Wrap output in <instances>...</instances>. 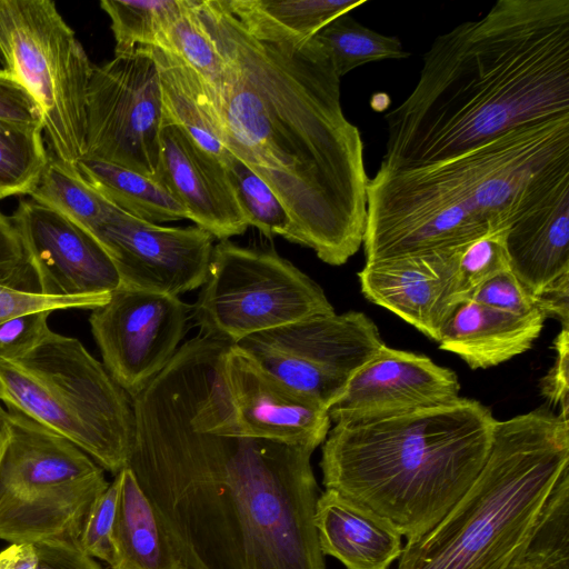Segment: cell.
I'll use <instances>...</instances> for the list:
<instances>
[{
    "label": "cell",
    "mask_w": 569,
    "mask_h": 569,
    "mask_svg": "<svg viewBox=\"0 0 569 569\" xmlns=\"http://www.w3.org/2000/svg\"><path fill=\"white\" fill-rule=\"evenodd\" d=\"M107 300L98 297H51L0 283V323L17 315L32 311L93 310Z\"/></svg>",
    "instance_id": "cell-36"
},
{
    "label": "cell",
    "mask_w": 569,
    "mask_h": 569,
    "mask_svg": "<svg viewBox=\"0 0 569 569\" xmlns=\"http://www.w3.org/2000/svg\"><path fill=\"white\" fill-rule=\"evenodd\" d=\"M189 317L179 297L124 287L91 311L102 363L131 399L173 358Z\"/></svg>",
    "instance_id": "cell-13"
},
{
    "label": "cell",
    "mask_w": 569,
    "mask_h": 569,
    "mask_svg": "<svg viewBox=\"0 0 569 569\" xmlns=\"http://www.w3.org/2000/svg\"><path fill=\"white\" fill-rule=\"evenodd\" d=\"M557 359L542 380V393L553 405L560 406V416L569 419V328H562L555 340Z\"/></svg>",
    "instance_id": "cell-42"
},
{
    "label": "cell",
    "mask_w": 569,
    "mask_h": 569,
    "mask_svg": "<svg viewBox=\"0 0 569 569\" xmlns=\"http://www.w3.org/2000/svg\"><path fill=\"white\" fill-rule=\"evenodd\" d=\"M237 13L300 38H311L366 0H227Z\"/></svg>",
    "instance_id": "cell-28"
},
{
    "label": "cell",
    "mask_w": 569,
    "mask_h": 569,
    "mask_svg": "<svg viewBox=\"0 0 569 569\" xmlns=\"http://www.w3.org/2000/svg\"><path fill=\"white\" fill-rule=\"evenodd\" d=\"M459 392L455 371L385 345L351 376L328 415L335 423L392 416L452 402Z\"/></svg>",
    "instance_id": "cell-17"
},
{
    "label": "cell",
    "mask_w": 569,
    "mask_h": 569,
    "mask_svg": "<svg viewBox=\"0 0 569 569\" xmlns=\"http://www.w3.org/2000/svg\"><path fill=\"white\" fill-rule=\"evenodd\" d=\"M3 69L37 101L47 150L77 166L83 157L87 93L94 66L50 0H0Z\"/></svg>",
    "instance_id": "cell-9"
},
{
    "label": "cell",
    "mask_w": 569,
    "mask_h": 569,
    "mask_svg": "<svg viewBox=\"0 0 569 569\" xmlns=\"http://www.w3.org/2000/svg\"><path fill=\"white\" fill-rule=\"evenodd\" d=\"M187 3L188 0H102L100 7L111 21L114 54L137 47H157Z\"/></svg>",
    "instance_id": "cell-29"
},
{
    "label": "cell",
    "mask_w": 569,
    "mask_h": 569,
    "mask_svg": "<svg viewBox=\"0 0 569 569\" xmlns=\"http://www.w3.org/2000/svg\"><path fill=\"white\" fill-rule=\"evenodd\" d=\"M166 123L151 47H137L94 66L87 93L82 158L156 178Z\"/></svg>",
    "instance_id": "cell-11"
},
{
    "label": "cell",
    "mask_w": 569,
    "mask_h": 569,
    "mask_svg": "<svg viewBox=\"0 0 569 569\" xmlns=\"http://www.w3.org/2000/svg\"><path fill=\"white\" fill-rule=\"evenodd\" d=\"M33 545L38 555L36 569H102L78 541L44 540Z\"/></svg>",
    "instance_id": "cell-41"
},
{
    "label": "cell",
    "mask_w": 569,
    "mask_h": 569,
    "mask_svg": "<svg viewBox=\"0 0 569 569\" xmlns=\"http://www.w3.org/2000/svg\"><path fill=\"white\" fill-rule=\"evenodd\" d=\"M222 162L229 172L249 224L268 238L281 236L286 239L290 229V219L269 186L229 151Z\"/></svg>",
    "instance_id": "cell-33"
},
{
    "label": "cell",
    "mask_w": 569,
    "mask_h": 569,
    "mask_svg": "<svg viewBox=\"0 0 569 569\" xmlns=\"http://www.w3.org/2000/svg\"><path fill=\"white\" fill-rule=\"evenodd\" d=\"M223 375L243 435L313 451L326 440L331 421L328 409L267 371L236 345L224 352Z\"/></svg>",
    "instance_id": "cell-16"
},
{
    "label": "cell",
    "mask_w": 569,
    "mask_h": 569,
    "mask_svg": "<svg viewBox=\"0 0 569 569\" xmlns=\"http://www.w3.org/2000/svg\"><path fill=\"white\" fill-rule=\"evenodd\" d=\"M0 402L113 475L128 466L136 426L131 398L77 338L50 330L23 357L0 359Z\"/></svg>",
    "instance_id": "cell-7"
},
{
    "label": "cell",
    "mask_w": 569,
    "mask_h": 569,
    "mask_svg": "<svg viewBox=\"0 0 569 569\" xmlns=\"http://www.w3.org/2000/svg\"><path fill=\"white\" fill-rule=\"evenodd\" d=\"M120 493V476L102 491L91 506L83 523L78 543L90 557L108 565L113 556V530Z\"/></svg>",
    "instance_id": "cell-35"
},
{
    "label": "cell",
    "mask_w": 569,
    "mask_h": 569,
    "mask_svg": "<svg viewBox=\"0 0 569 569\" xmlns=\"http://www.w3.org/2000/svg\"><path fill=\"white\" fill-rule=\"evenodd\" d=\"M0 283L38 291L36 276L10 217L0 211Z\"/></svg>",
    "instance_id": "cell-39"
},
{
    "label": "cell",
    "mask_w": 569,
    "mask_h": 569,
    "mask_svg": "<svg viewBox=\"0 0 569 569\" xmlns=\"http://www.w3.org/2000/svg\"><path fill=\"white\" fill-rule=\"evenodd\" d=\"M0 63H2V57H1V53H0Z\"/></svg>",
    "instance_id": "cell-45"
},
{
    "label": "cell",
    "mask_w": 569,
    "mask_h": 569,
    "mask_svg": "<svg viewBox=\"0 0 569 569\" xmlns=\"http://www.w3.org/2000/svg\"><path fill=\"white\" fill-rule=\"evenodd\" d=\"M37 562L33 543H11L0 551V569H36Z\"/></svg>",
    "instance_id": "cell-43"
},
{
    "label": "cell",
    "mask_w": 569,
    "mask_h": 569,
    "mask_svg": "<svg viewBox=\"0 0 569 569\" xmlns=\"http://www.w3.org/2000/svg\"><path fill=\"white\" fill-rule=\"evenodd\" d=\"M546 319L542 311L520 316L467 299L450 310L437 342L470 368L486 369L529 350Z\"/></svg>",
    "instance_id": "cell-21"
},
{
    "label": "cell",
    "mask_w": 569,
    "mask_h": 569,
    "mask_svg": "<svg viewBox=\"0 0 569 569\" xmlns=\"http://www.w3.org/2000/svg\"><path fill=\"white\" fill-rule=\"evenodd\" d=\"M29 196L92 234L114 209L86 181L77 166L68 164L50 153Z\"/></svg>",
    "instance_id": "cell-26"
},
{
    "label": "cell",
    "mask_w": 569,
    "mask_h": 569,
    "mask_svg": "<svg viewBox=\"0 0 569 569\" xmlns=\"http://www.w3.org/2000/svg\"><path fill=\"white\" fill-rule=\"evenodd\" d=\"M157 47L182 59L202 78L210 92L219 87L224 60L200 17L198 0H188Z\"/></svg>",
    "instance_id": "cell-32"
},
{
    "label": "cell",
    "mask_w": 569,
    "mask_h": 569,
    "mask_svg": "<svg viewBox=\"0 0 569 569\" xmlns=\"http://www.w3.org/2000/svg\"><path fill=\"white\" fill-rule=\"evenodd\" d=\"M103 468L74 443L6 409L0 447V539L78 541L106 490Z\"/></svg>",
    "instance_id": "cell-8"
},
{
    "label": "cell",
    "mask_w": 569,
    "mask_h": 569,
    "mask_svg": "<svg viewBox=\"0 0 569 569\" xmlns=\"http://www.w3.org/2000/svg\"><path fill=\"white\" fill-rule=\"evenodd\" d=\"M198 10L224 60L210 92L223 147L279 199L287 240L343 264L363 242L369 178L330 58L313 37L252 21L227 0H198Z\"/></svg>",
    "instance_id": "cell-2"
},
{
    "label": "cell",
    "mask_w": 569,
    "mask_h": 569,
    "mask_svg": "<svg viewBox=\"0 0 569 569\" xmlns=\"http://www.w3.org/2000/svg\"><path fill=\"white\" fill-rule=\"evenodd\" d=\"M193 305L201 335L236 345L258 332L335 313L323 290L274 250L220 240Z\"/></svg>",
    "instance_id": "cell-10"
},
{
    "label": "cell",
    "mask_w": 569,
    "mask_h": 569,
    "mask_svg": "<svg viewBox=\"0 0 569 569\" xmlns=\"http://www.w3.org/2000/svg\"><path fill=\"white\" fill-rule=\"evenodd\" d=\"M112 258L121 287L178 297L203 286L213 236L198 227H166L114 208L94 232Z\"/></svg>",
    "instance_id": "cell-14"
},
{
    "label": "cell",
    "mask_w": 569,
    "mask_h": 569,
    "mask_svg": "<svg viewBox=\"0 0 569 569\" xmlns=\"http://www.w3.org/2000/svg\"><path fill=\"white\" fill-rule=\"evenodd\" d=\"M51 312H26L1 322L0 359H19L38 346L50 331L48 318Z\"/></svg>",
    "instance_id": "cell-37"
},
{
    "label": "cell",
    "mask_w": 569,
    "mask_h": 569,
    "mask_svg": "<svg viewBox=\"0 0 569 569\" xmlns=\"http://www.w3.org/2000/svg\"><path fill=\"white\" fill-rule=\"evenodd\" d=\"M505 232L491 233L453 248L456 303L471 299L486 281L510 270Z\"/></svg>",
    "instance_id": "cell-34"
},
{
    "label": "cell",
    "mask_w": 569,
    "mask_h": 569,
    "mask_svg": "<svg viewBox=\"0 0 569 569\" xmlns=\"http://www.w3.org/2000/svg\"><path fill=\"white\" fill-rule=\"evenodd\" d=\"M515 569H521V568H515Z\"/></svg>",
    "instance_id": "cell-46"
},
{
    "label": "cell",
    "mask_w": 569,
    "mask_h": 569,
    "mask_svg": "<svg viewBox=\"0 0 569 569\" xmlns=\"http://www.w3.org/2000/svg\"><path fill=\"white\" fill-rule=\"evenodd\" d=\"M569 419L533 410L497 420L479 475L395 569H513L565 472Z\"/></svg>",
    "instance_id": "cell-6"
},
{
    "label": "cell",
    "mask_w": 569,
    "mask_h": 569,
    "mask_svg": "<svg viewBox=\"0 0 569 569\" xmlns=\"http://www.w3.org/2000/svg\"><path fill=\"white\" fill-rule=\"evenodd\" d=\"M43 130L0 121V200L30 194L48 161Z\"/></svg>",
    "instance_id": "cell-30"
},
{
    "label": "cell",
    "mask_w": 569,
    "mask_h": 569,
    "mask_svg": "<svg viewBox=\"0 0 569 569\" xmlns=\"http://www.w3.org/2000/svg\"><path fill=\"white\" fill-rule=\"evenodd\" d=\"M471 299L481 305L520 316L542 311L538 299L522 287L511 270L502 271L486 281Z\"/></svg>",
    "instance_id": "cell-38"
},
{
    "label": "cell",
    "mask_w": 569,
    "mask_h": 569,
    "mask_svg": "<svg viewBox=\"0 0 569 569\" xmlns=\"http://www.w3.org/2000/svg\"><path fill=\"white\" fill-rule=\"evenodd\" d=\"M4 417H6V408L0 402V447L4 436Z\"/></svg>",
    "instance_id": "cell-44"
},
{
    "label": "cell",
    "mask_w": 569,
    "mask_h": 569,
    "mask_svg": "<svg viewBox=\"0 0 569 569\" xmlns=\"http://www.w3.org/2000/svg\"><path fill=\"white\" fill-rule=\"evenodd\" d=\"M156 179L214 238L227 240L250 227L224 163L173 123L162 130Z\"/></svg>",
    "instance_id": "cell-18"
},
{
    "label": "cell",
    "mask_w": 569,
    "mask_h": 569,
    "mask_svg": "<svg viewBox=\"0 0 569 569\" xmlns=\"http://www.w3.org/2000/svg\"><path fill=\"white\" fill-rule=\"evenodd\" d=\"M0 121L43 130L40 108L29 90L0 68Z\"/></svg>",
    "instance_id": "cell-40"
},
{
    "label": "cell",
    "mask_w": 569,
    "mask_h": 569,
    "mask_svg": "<svg viewBox=\"0 0 569 569\" xmlns=\"http://www.w3.org/2000/svg\"><path fill=\"white\" fill-rule=\"evenodd\" d=\"M77 168L110 204L132 217L157 224L189 219L187 209L156 178L87 158Z\"/></svg>",
    "instance_id": "cell-25"
},
{
    "label": "cell",
    "mask_w": 569,
    "mask_h": 569,
    "mask_svg": "<svg viewBox=\"0 0 569 569\" xmlns=\"http://www.w3.org/2000/svg\"><path fill=\"white\" fill-rule=\"evenodd\" d=\"M10 219L39 293L109 299L121 287L112 258L90 231L31 198L21 199Z\"/></svg>",
    "instance_id": "cell-15"
},
{
    "label": "cell",
    "mask_w": 569,
    "mask_h": 569,
    "mask_svg": "<svg viewBox=\"0 0 569 569\" xmlns=\"http://www.w3.org/2000/svg\"><path fill=\"white\" fill-rule=\"evenodd\" d=\"M315 526L322 553L347 569H389L403 548L387 520L333 490L319 495Z\"/></svg>",
    "instance_id": "cell-22"
},
{
    "label": "cell",
    "mask_w": 569,
    "mask_h": 569,
    "mask_svg": "<svg viewBox=\"0 0 569 569\" xmlns=\"http://www.w3.org/2000/svg\"><path fill=\"white\" fill-rule=\"evenodd\" d=\"M515 568L569 569V471L555 486Z\"/></svg>",
    "instance_id": "cell-31"
},
{
    "label": "cell",
    "mask_w": 569,
    "mask_h": 569,
    "mask_svg": "<svg viewBox=\"0 0 569 569\" xmlns=\"http://www.w3.org/2000/svg\"><path fill=\"white\" fill-rule=\"evenodd\" d=\"M496 422L481 402L461 397L338 422L322 446L323 486L383 518L407 540L421 537L479 475Z\"/></svg>",
    "instance_id": "cell-5"
},
{
    "label": "cell",
    "mask_w": 569,
    "mask_h": 569,
    "mask_svg": "<svg viewBox=\"0 0 569 569\" xmlns=\"http://www.w3.org/2000/svg\"><path fill=\"white\" fill-rule=\"evenodd\" d=\"M120 493L110 569H181L158 515L127 466Z\"/></svg>",
    "instance_id": "cell-23"
},
{
    "label": "cell",
    "mask_w": 569,
    "mask_h": 569,
    "mask_svg": "<svg viewBox=\"0 0 569 569\" xmlns=\"http://www.w3.org/2000/svg\"><path fill=\"white\" fill-rule=\"evenodd\" d=\"M569 117V0H499L438 36L411 93L385 116L379 168L442 161L522 126Z\"/></svg>",
    "instance_id": "cell-3"
},
{
    "label": "cell",
    "mask_w": 569,
    "mask_h": 569,
    "mask_svg": "<svg viewBox=\"0 0 569 569\" xmlns=\"http://www.w3.org/2000/svg\"><path fill=\"white\" fill-rule=\"evenodd\" d=\"M358 277L369 301L438 341L456 305L453 248L366 262Z\"/></svg>",
    "instance_id": "cell-19"
},
{
    "label": "cell",
    "mask_w": 569,
    "mask_h": 569,
    "mask_svg": "<svg viewBox=\"0 0 569 569\" xmlns=\"http://www.w3.org/2000/svg\"><path fill=\"white\" fill-rule=\"evenodd\" d=\"M313 38L330 58L339 78L369 62L403 59L410 54L398 37L373 31L349 13L330 21Z\"/></svg>",
    "instance_id": "cell-27"
},
{
    "label": "cell",
    "mask_w": 569,
    "mask_h": 569,
    "mask_svg": "<svg viewBox=\"0 0 569 569\" xmlns=\"http://www.w3.org/2000/svg\"><path fill=\"white\" fill-rule=\"evenodd\" d=\"M229 346L196 336L131 399L128 467L181 569H326L313 450L240 431Z\"/></svg>",
    "instance_id": "cell-1"
},
{
    "label": "cell",
    "mask_w": 569,
    "mask_h": 569,
    "mask_svg": "<svg viewBox=\"0 0 569 569\" xmlns=\"http://www.w3.org/2000/svg\"><path fill=\"white\" fill-rule=\"evenodd\" d=\"M510 270L535 298L569 282V172L506 230Z\"/></svg>",
    "instance_id": "cell-20"
},
{
    "label": "cell",
    "mask_w": 569,
    "mask_h": 569,
    "mask_svg": "<svg viewBox=\"0 0 569 569\" xmlns=\"http://www.w3.org/2000/svg\"><path fill=\"white\" fill-rule=\"evenodd\" d=\"M236 346L267 371L329 409L351 376L385 343L367 315L348 311L253 333Z\"/></svg>",
    "instance_id": "cell-12"
},
{
    "label": "cell",
    "mask_w": 569,
    "mask_h": 569,
    "mask_svg": "<svg viewBox=\"0 0 569 569\" xmlns=\"http://www.w3.org/2000/svg\"><path fill=\"white\" fill-rule=\"evenodd\" d=\"M157 63L167 123L183 129L221 161L223 147L212 97L201 77L169 50L151 47Z\"/></svg>",
    "instance_id": "cell-24"
},
{
    "label": "cell",
    "mask_w": 569,
    "mask_h": 569,
    "mask_svg": "<svg viewBox=\"0 0 569 569\" xmlns=\"http://www.w3.org/2000/svg\"><path fill=\"white\" fill-rule=\"evenodd\" d=\"M569 172V117L449 159L379 168L367 186L366 262L460 247L510 224Z\"/></svg>",
    "instance_id": "cell-4"
}]
</instances>
